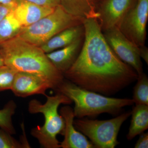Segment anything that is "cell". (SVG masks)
I'll return each mask as SVG.
<instances>
[{
    "mask_svg": "<svg viewBox=\"0 0 148 148\" xmlns=\"http://www.w3.org/2000/svg\"><path fill=\"white\" fill-rule=\"evenodd\" d=\"M79 55L64 78L86 90L110 96L137 80L138 74L118 58L106 42L96 18L85 19Z\"/></svg>",
    "mask_w": 148,
    "mask_h": 148,
    "instance_id": "cell-1",
    "label": "cell"
},
{
    "mask_svg": "<svg viewBox=\"0 0 148 148\" xmlns=\"http://www.w3.org/2000/svg\"><path fill=\"white\" fill-rule=\"evenodd\" d=\"M5 65L17 72L36 74L47 79L55 90L65 78L39 47L18 36L0 45Z\"/></svg>",
    "mask_w": 148,
    "mask_h": 148,
    "instance_id": "cell-2",
    "label": "cell"
},
{
    "mask_svg": "<svg viewBox=\"0 0 148 148\" xmlns=\"http://www.w3.org/2000/svg\"><path fill=\"white\" fill-rule=\"evenodd\" d=\"M75 103V117H95L103 113L116 115L126 106L134 104L132 99L112 98L86 90L64 79L55 90Z\"/></svg>",
    "mask_w": 148,
    "mask_h": 148,
    "instance_id": "cell-3",
    "label": "cell"
},
{
    "mask_svg": "<svg viewBox=\"0 0 148 148\" xmlns=\"http://www.w3.org/2000/svg\"><path fill=\"white\" fill-rule=\"evenodd\" d=\"M45 96L47 101L44 104L36 99L32 100L29 103L28 110L30 113H41L45 118L43 125L33 128L31 135L37 139L42 147L61 148L57 136L64 135L65 123L64 118L58 113V107L61 104L68 105L73 102L60 92H56L53 96Z\"/></svg>",
    "mask_w": 148,
    "mask_h": 148,
    "instance_id": "cell-4",
    "label": "cell"
},
{
    "mask_svg": "<svg viewBox=\"0 0 148 148\" xmlns=\"http://www.w3.org/2000/svg\"><path fill=\"white\" fill-rule=\"evenodd\" d=\"M85 19L72 16L59 5L52 12L36 23L23 27L17 36L32 44L40 47L64 29L83 24Z\"/></svg>",
    "mask_w": 148,
    "mask_h": 148,
    "instance_id": "cell-5",
    "label": "cell"
},
{
    "mask_svg": "<svg viewBox=\"0 0 148 148\" xmlns=\"http://www.w3.org/2000/svg\"><path fill=\"white\" fill-rule=\"evenodd\" d=\"M130 115L131 112H126L106 120L83 118L74 120V125L90 140L95 148H114L119 144L117 137L121 125Z\"/></svg>",
    "mask_w": 148,
    "mask_h": 148,
    "instance_id": "cell-6",
    "label": "cell"
},
{
    "mask_svg": "<svg viewBox=\"0 0 148 148\" xmlns=\"http://www.w3.org/2000/svg\"><path fill=\"white\" fill-rule=\"evenodd\" d=\"M148 0H137L118 28L128 39L138 47L145 45L147 38Z\"/></svg>",
    "mask_w": 148,
    "mask_h": 148,
    "instance_id": "cell-7",
    "label": "cell"
},
{
    "mask_svg": "<svg viewBox=\"0 0 148 148\" xmlns=\"http://www.w3.org/2000/svg\"><path fill=\"white\" fill-rule=\"evenodd\" d=\"M103 33L109 46L120 59L132 67L138 75L144 73L139 47L128 39L118 27Z\"/></svg>",
    "mask_w": 148,
    "mask_h": 148,
    "instance_id": "cell-8",
    "label": "cell"
},
{
    "mask_svg": "<svg viewBox=\"0 0 148 148\" xmlns=\"http://www.w3.org/2000/svg\"><path fill=\"white\" fill-rule=\"evenodd\" d=\"M136 1L137 0H102L97 10V20L102 32L118 27Z\"/></svg>",
    "mask_w": 148,
    "mask_h": 148,
    "instance_id": "cell-9",
    "label": "cell"
},
{
    "mask_svg": "<svg viewBox=\"0 0 148 148\" xmlns=\"http://www.w3.org/2000/svg\"><path fill=\"white\" fill-rule=\"evenodd\" d=\"M49 89L54 90L53 85L41 76L17 72L11 90L16 96L25 98L36 94L46 95Z\"/></svg>",
    "mask_w": 148,
    "mask_h": 148,
    "instance_id": "cell-10",
    "label": "cell"
},
{
    "mask_svg": "<svg viewBox=\"0 0 148 148\" xmlns=\"http://www.w3.org/2000/svg\"><path fill=\"white\" fill-rule=\"evenodd\" d=\"M59 113L65 121L64 140L60 143L62 148H95L94 145L74 125L73 110L69 106L62 107Z\"/></svg>",
    "mask_w": 148,
    "mask_h": 148,
    "instance_id": "cell-11",
    "label": "cell"
},
{
    "mask_svg": "<svg viewBox=\"0 0 148 148\" xmlns=\"http://www.w3.org/2000/svg\"><path fill=\"white\" fill-rule=\"evenodd\" d=\"M84 39V36L65 47L46 53L54 67L63 75L71 67L78 57Z\"/></svg>",
    "mask_w": 148,
    "mask_h": 148,
    "instance_id": "cell-12",
    "label": "cell"
},
{
    "mask_svg": "<svg viewBox=\"0 0 148 148\" xmlns=\"http://www.w3.org/2000/svg\"><path fill=\"white\" fill-rule=\"evenodd\" d=\"M55 8L16 0L13 9L14 16L22 27L30 26L52 12Z\"/></svg>",
    "mask_w": 148,
    "mask_h": 148,
    "instance_id": "cell-13",
    "label": "cell"
},
{
    "mask_svg": "<svg viewBox=\"0 0 148 148\" xmlns=\"http://www.w3.org/2000/svg\"><path fill=\"white\" fill-rule=\"evenodd\" d=\"M83 24L64 29L54 36L40 47L46 53L65 47L84 36Z\"/></svg>",
    "mask_w": 148,
    "mask_h": 148,
    "instance_id": "cell-14",
    "label": "cell"
},
{
    "mask_svg": "<svg viewBox=\"0 0 148 148\" xmlns=\"http://www.w3.org/2000/svg\"><path fill=\"white\" fill-rule=\"evenodd\" d=\"M60 5L72 16L87 19L98 18L97 10L102 0H59Z\"/></svg>",
    "mask_w": 148,
    "mask_h": 148,
    "instance_id": "cell-15",
    "label": "cell"
},
{
    "mask_svg": "<svg viewBox=\"0 0 148 148\" xmlns=\"http://www.w3.org/2000/svg\"><path fill=\"white\" fill-rule=\"evenodd\" d=\"M132 116L127 139L131 140L148 128V106L135 105L131 112Z\"/></svg>",
    "mask_w": 148,
    "mask_h": 148,
    "instance_id": "cell-16",
    "label": "cell"
},
{
    "mask_svg": "<svg viewBox=\"0 0 148 148\" xmlns=\"http://www.w3.org/2000/svg\"><path fill=\"white\" fill-rule=\"evenodd\" d=\"M22 28L13 10L0 22V45L18 36Z\"/></svg>",
    "mask_w": 148,
    "mask_h": 148,
    "instance_id": "cell-17",
    "label": "cell"
},
{
    "mask_svg": "<svg viewBox=\"0 0 148 148\" xmlns=\"http://www.w3.org/2000/svg\"><path fill=\"white\" fill-rule=\"evenodd\" d=\"M132 100L135 105L148 106V78L144 73L138 75Z\"/></svg>",
    "mask_w": 148,
    "mask_h": 148,
    "instance_id": "cell-18",
    "label": "cell"
},
{
    "mask_svg": "<svg viewBox=\"0 0 148 148\" xmlns=\"http://www.w3.org/2000/svg\"><path fill=\"white\" fill-rule=\"evenodd\" d=\"M16 108V103L11 100L0 110V127L11 135L16 133L12 123V116L15 113Z\"/></svg>",
    "mask_w": 148,
    "mask_h": 148,
    "instance_id": "cell-19",
    "label": "cell"
},
{
    "mask_svg": "<svg viewBox=\"0 0 148 148\" xmlns=\"http://www.w3.org/2000/svg\"><path fill=\"white\" fill-rule=\"evenodd\" d=\"M17 72L6 65L0 66V91L11 89Z\"/></svg>",
    "mask_w": 148,
    "mask_h": 148,
    "instance_id": "cell-20",
    "label": "cell"
},
{
    "mask_svg": "<svg viewBox=\"0 0 148 148\" xmlns=\"http://www.w3.org/2000/svg\"><path fill=\"white\" fill-rule=\"evenodd\" d=\"M28 146L27 144L17 141L5 130L0 129V148H27Z\"/></svg>",
    "mask_w": 148,
    "mask_h": 148,
    "instance_id": "cell-21",
    "label": "cell"
},
{
    "mask_svg": "<svg viewBox=\"0 0 148 148\" xmlns=\"http://www.w3.org/2000/svg\"><path fill=\"white\" fill-rule=\"evenodd\" d=\"M39 5L56 8L60 5L59 0H22Z\"/></svg>",
    "mask_w": 148,
    "mask_h": 148,
    "instance_id": "cell-22",
    "label": "cell"
},
{
    "mask_svg": "<svg viewBox=\"0 0 148 148\" xmlns=\"http://www.w3.org/2000/svg\"><path fill=\"white\" fill-rule=\"evenodd\" d=\"M135 148H148V132L141 133L135 145Z\"/></svg>",
    "mask_w": 148,
    "mask_h": 148,
    "instance_id": "cell-23",
    "label": "cell"
},
{
    "mask_svg": "<svg viewBox=\"0 0 148 148\" xmlns=\"http://www.w3.org/2000/svg\"><path fill=\"white\" fill-rule=\"evenodd\" d=\"M15 6L0 3V22L14 9Z\"/></svg>",
    "mask_w": 148,
    "mask_h": 148,
    "instance_id": "cell-24",
    "label": "cell"
},
{
    "mask_svg": "<svg viewBox=\"0 0 148 148\" xmlns=\"http://www.w3.org/2000/svg\"><path fill=\"white\" fill-rule=\"evenodd\" d=\"M139 55L143 58L146 64H148V49L145 45L139 47Z\"/></svg>",
    "mask_w": 148,
    "mask_h": 148,
    "instance_id": "cell-25",
    "label": "cell"
},
{
    "mask_svg": "<svg viewBox=\"0 0 148 148\" xmlns=\"http://www.w3.org/2000/svg\"><path fill=\"white\" fill-rule=\"evenodd\" d=\"M16 2V0H0V3L8 5L15 6Z\"/></svg>",
    "mask_w": 148,
    "mask_h": 148,
    "instance_id": "cell-26",
    "label": "cell"
},
{
    "mask_svg": "<svg viewBox=\"0 0 148 148\" xmlns=\"http://www.w3.org/2000/svg\"><path fill=\"white\" fill-rule=\"evenodd\" d=\"M5 65L4 60L2 54L0 51V66Z\"/></svg>",
    "mask_w": 148,
    "mask_h": 148,
    "instance_id": "cell-27",
    "label": "cell"
}]
</instances>
